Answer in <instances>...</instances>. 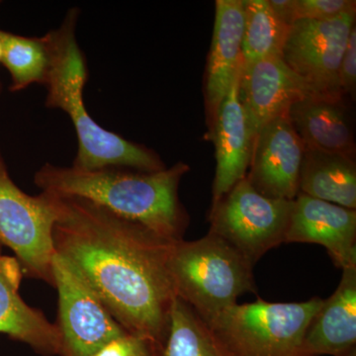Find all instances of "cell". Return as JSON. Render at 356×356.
Listing matches in <instances>:
<instances>
[{
    "mask_svg": "<svg viewBox=\"0 0 356 356\" xmlns=\"http://www.w3.org/2000/svg\"><path fill=\"white\" fill-rule=\"evenodd\" d=\"M58 198L56 254L126 332L158 346L177 297L168 269L175 242L84 199Z\"/></svg>",
    "mask_w": 356,
    "mask_h": 356,
    "instance_id": "6da1fadb",
    "label": "cell"
},
{
    "mask_svg": "<svg viewBox=\"0 0 356 356\" xmlns=\"http://www.w3.org/2000/svg\"><path fill=\"white\" fill-rule=\"evenodd\" d=\"M182 161L159 172L125 168L81 170L44 163L34 182L43 192L95 203L172 242L184 240L189 216L179 200L181 178L189 172Z\"/></svg>",
    "mask_w": 356,
    "mask_h": 356,
    "instance_id": "7a4b0ae2",
    "label": "cell"
},
{
    "mask_svg": "<svg viewBox=\"0 0 356 356\" xmlns=\"http://www.w3.org/2000/svg\"><path fill=\"white\" fill-rule=\"evenodd\" d=\"M79 15V9H70L62 25L50 31L53 56L44 86L46 106L65 112L76 130L79 149L72 166L81 170L114 166L147 172L165 170V163L153 149L102 128L88 113L83 100L88 65L76 36Z\"/></svg>",
    "mask_w": 356,
    "mask_h": 356,
    "instance_id": "3957f363",
    "label": "cell"
},
{
    "mask_svg": "<svg viewBox=\"0 0 356 356\" xmlns=\"http://www.w3.org/2000/svg\"><path fill=\"white\" fill-rule=\"evenodd\" d=\"M254 264L221 238L208 233L172 243L168 269L175 295L209 323L241 295L255 292Z\"/></svg>",
    "mask_w": 356,
    "mask_h": 356,
    "instance_id": "277c9868",
    "label": "cell"
},
{
    "mask_svg": "<svg viewBox=\"0 0 356 356\" xmlns=\"http://www.w3.org/2000/svg\"><path fill=\"white\" fill-rule=\"evenodd\" d=\"M324 299L235 304L207 323L227 356H300L312 318Z\"/></svg>",
    "mask_w": 356,
    "mask_h": 356,
    "instance_id": "5b68a950",
    "label": "cell"
},
{
    "mask_svg": "<svg viewBox=\"0 0 356 356\" xmlns=\"http://www.w3.org/2000/svg\"><path fill=\"white\" fill-rule=\"evenodd\" d=\"M58 214V196L43 191L32 196L21 191L0 153V245L15 254L24 275L53 287V229Z\"/></svg>",
    "mask_w": 356,
    "mask_h": 356,
    "instance_id": "8992f818",
    "label": "cell"
},
{
    "mask_svg": "<svg viewBox=\"0 0 356 356\" xmlns=\"http://www.w3.org/2000/svg\"><path fill=\"white\" fill-rule=\"evenodd\" d=\"M292 201L266 197L243 178L212 203L209 233L254 266L268 250L285 243Z\"/></svg>",
    "mask_w": 356,
    "mask_h": 356,
    "instance_id": "52a82bcc",
    "label": "cell"
},
{
    "mask_svg": "<svg viewBox=\"0 0 356 356\" xmlns=\"http://www.w3.org/2000/svg\"><path fill=\"white\" fill-rule=\"evenodd\" d=\"M356 10L325 20H297L290 26L282 60L305 83L311 95L344 99L339 72Z\"/></svg>",
    "mask_w": 356,
    "mask_h": 356,
    "instance_id": "ba28073f",
    "label": "cell"
},
{
    "mask_svg": "<svg viewBox=\"0 0 356 356\" xmlns=\"http://www.w3.org/2000/svg\"><path fill=\"white\" fill-rule=\"evenodd\" d=\"M53 275L58 295L57 325L62 356H95L105 344L129 334L79 274L56 254Z\"/></svg>",
    "mask_w": 356,
    "mask_h": 356,
    "instance_id": "9c48e42d",
    "label": "cell"
},
{
    "mask_svg": "<svg viewBox=\"0 0 356 356\" xmlns=\"http://www.w3.org/2000/svg\"><path fill=\"white\" fill-rule=\"evenodd\" d=\"M305 147L287 114L267 123L257 133L247 179L266 197L292 201L298 195Z\"/></svg>",
    "mask_w": 356,
    "mask_h": 356,
    "instance_id": "30bf717a",
    "label": "cell"
},
{
    "mask_svg": "<svg viewBox=\"0 0 356 356\" xmlns=\"http://www.w3.org/2000/svg\"><path fill=\"white\" fill-rule=\"evenodd\" d=\"M285 243H317L337 267L356 266V211L299 193L292 201Z\"/></svg>",
    "mask_w": 356,
    "mask_h": 356,
    "instance_id": "8fae6325",
    "label": "cell"
},
{
    "mask_svg": "<svg viewBox=\"0 0 356 356\" xmlns=\"http://www.w3.org/2000/svg\"><path fill=\"white\" fill-rule=\"evenodd\" d=\"M242 65L209 126L210 139L214 142L216 156L212 203L247 177L252 159L255 136L241 98Z\"/></svg>",
    "mask_w": 356,
    "mask_h": 356,
    "instance_id": "7c38bea8",
    "label": "cell"
},
{
    "mask_svg": "<svg viewBox=\"0 0 356 356\" xmlns=\"http://www.w3.org/2000/svg\"><path fill=\"white\" fill-rule=\"evenodd\" d=\"M240 93L255 137L267 123L286 115L293 103L311 95L280 57L264 58L247 69L242 65Z\"/></svg>",
    "mask_w": 356,
    "mask_h": 356,
    "instance_id": "4fadbf2b",
    "label": "cell"
},
{
    "mask_svg": "<svg viewBox=\"0 0 356 356\" xmlns=\"http://www.w3.org/2000/svg\"><path fill=\"white\" fill-rule=\"evenodd\" d=\"M23 276L19 262L2 254L0 245V334L27 343L40 355L62 356V337L57 325L20 296Z\"/></svg>",
    "mask_w": 356,
    "mask_h": 356,
    "instance_id": "5bb4252c",
    "label": "cell"
},
{
    "mask_svg": "<svg viewBox=\"0 0 356 356\" xmlns=\"http://www.w3.org/2000/svg\"><path fill=\"white\" fill-rule=\"evenodd\" d=\"M343 271L339 287L312 318L300 356H346L356 351V266Z\"/></svg>",
    "mask_w": 356,
    "mask_h": 356,
    "instance_id": "9a60e30c",
    "label": "cell"
},
{
    "mask_svg": "<svg viewBox=\"0 0 356 356\" xmlns=\"http://www.w3.org/2000/svg\"><path fill=\"white\" fill-rule=\"evenodd\" d=\"M243 0H217L214 32L205 76L208 125L242 65Z\"/></svg>",
    "mask_w": 356,
    "mask_h": 356,
    "instance_id": "2e32d148",
    "label": "cell"
},
{
    "mask_svg": "<svg viewBox=\"0 0 356 356\" xmlns=\"http://www.w3.org/2000/svg\"><path fill=\"white\" fill-rule=\"evenodd\" d=\"M305 149L355 156V131L343 99L307 96L287 112Z\"/></svg>",
    "mask_w": 356,
    "mask_h": 356,
    "instance_id": "e0dca14e",
    "label": "cell"
},
{
    "mask_svg": "<svg viewBox=\"0 0 356 356\" xmlns=\"http://www.w3.org/2000/svg\"><path fill=\"white\" fill-rule=\"evenodd\" d=\"M299 193L356 209L355 156L305 149Z\"/></svg>",
    "mask_w": 356,
    "mask_h": 356,
    "instance_id": "ac0fdd59",
    "label": "cell"
},
{
    "mask_svg": "<svg viewBox=\"0 0 356 356\" xmlns=\"http://www.w3.org/2000/svg\"><path fill=\"white\" fill-rule=\"evenodd\" d=\"M1 64L11 77V92H19L32 84L44 86L53 56L51 32L41 37H28L0 29Z\"/></svg>",
    "mask_w": 356,
    "mask_h": 356,
    "instance_id": "d6986e66",
    "label": "cell"
},
{
    "mask_svg": "<svg viewBox=\"0 0 356 356\" xmlns=\"http://www.w3.org/2000/svg\"><path fill=\"white\" fill-rule=\"evenodd\" d=\"M154 356H227L200 316L175 297Z\"/></svg>",
    "mask_w": 356,
    "mask_h": 356,
    "instance_id": "ffe728a7",
    "label": "cell"
},
{
    "mask_svg": "<svg viewBox=\"0 0 356 356\" xmlns=\"http://www.w3.org/2000/svg\"><path fill=\"white\" fill-rule=\"evenodd\" d=\"M243 67L264 58H282L290 26L277 17L268 0H243Z\"/></svg>",
    "mask_w": 356,
    "mask_h": 356,
    "instance_id": "44dd1931",
    "label": "cell"
},
{
    "mask_svg": "<svg viewBox=\"0 0 356 356\" xmlns=\"http://www.w3.org/2000/svg\"><path fill=\"white\" fill-rule=\"evenodd\" d=\"M356 10L355 0H294L297 20H325Z\"/></svg>",
    "mask_w": 356,
    "mask_h": 356,
    "instance_id": "7402d4cb",
    "label": "cell"
},
{
    "mask_svg": "<svg viewBox=\"0 0 356 356\" xmlns=\"http://www.w3.org/2000/svg\"><path fill=\"white\" fill-rule=\"evenodd\" d=\"M156 346L149 339L126 334L109 341L95 356H154Z\"/></svg>",
    "mask_w": 356,
    "mask_h": 356,
    "instance_id": "603a6c76",
    "label": "cell"
},
{
    "mask_svg": "<svg viewBox=\"0 0 356 356\" xmlns=\"http://www.w3.org/2000/svg\"><path fill=\"white\" fill-rule=\"evenodd\" d=\"M339 89L343 97H355L356 90V27L351 30L339 72Z\"/></svg>",
    "mask_w": 356,
    "mask_h": 356,
    "instance_id": "cb8c5ba5",
    "label": "cell"
},
{
    "mask_svg": "<svg viewBox=\"0 0 356 356\" xmlns=\"http://www.w3.org/2000/svg\"><path fill=\"white\" fill-rule=\"evenodd\" d=\"M274 13L282 22L291 26L295 22L294 0H268Z\"/></svg>",
    "mask_w": 356,
    "mask_h": 356,
    "instance_id": "d4e9b609",
    "label": "cell"
},
{
    "mask_svg": "<svg viewBox=\"0 0 356 356\" xmlns=\"http://www.w3.org/2000/svg\"><path fill=\"white\" fill-rule=\"evenodd\" d=\"M2 54H3V49H2L1 41H0V64H1Z\"/></svg>",
    "mask_w": 356,
    "mask_h": 356,
    "instance_id": "484cf974",
    "label": "cell"
},
{
    "mask_svg": "<svg viewBox=\"0 0 356 356\" xmlns=\"http://www.w3.org/2000/svg\"><path fill=\"white\" fill-rule=\"evenodd\" d=\"M346 356H356V351H353V353H350V355Z\"/></svg>",
    "mask_w": 356,
    "mask_h": 356,
    "instance_id": "4316f807",
    "label": "cell"
},
{
    "mask_svg": "<svg viewBox=\"0 0 356 356\" xmlns=\"http://www.w3.org/2000/svg\"><path fill=\"white\" fill-rule=\"evenodd\" d=\"M1 92H2V83H1V81H0V95H1Z\"/></svg>",
    "mask_w": 356,
    "mask_h": 356,
    "instance_id": "83f0119b",
    "label": "cell"
}]
</instances>
